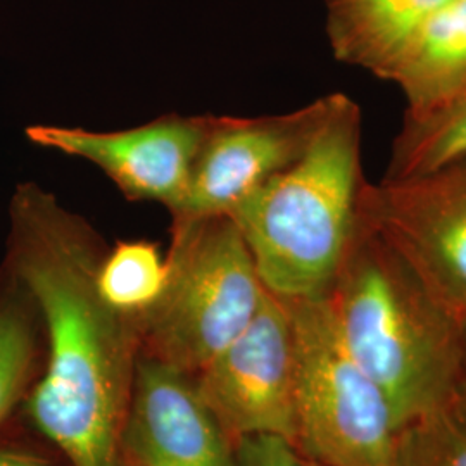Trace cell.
<instances>
[{"label":"cell","instance_id":"20","mask_svg":"<svg viewBox=\"0 0 466 466\" xmlns=\"http://www.w3.org/2000/svg\"><path fill=\"white\" fill-rule=\"evenodd\" d=\"M304 466H321V465H318V463H313V461H309V460H304Z\"/></svg>","mask_w":466,"mask_h":466},{"label":"cell","instance_id":"15","mask_svg":"<svg viewBox=\"0 0 466 466\" xmlns=\"http://www.w3.org/2000/svg\"><path fill=\"white\" fill-rule=\"evenodd\" d=\"M167 254L149 240H121L106 250L97 269V290L104 302L135 321L152 309L167 290Z\"/></svg>","mask_w":466,"mask_h":466},{"label":"cell","instance_id":"6","mask_svg":"<svg viewBox=\"0 0 466 466\" xmlns=\"http://www.w3.org/2000/svg\"><path fill=\"white\" fill-rule=\"evenodd\" d=\"M361 215L454 315L466 318V159L367 182Z\"/></svg>","mask_w":466,"mask_h":466},{"label":"cell","instance_id":"19","mask_svg":"<svg viewBox=\"0 0 466 466\" xmlns=\"http://www.w3.org/2000/svg\"><path fill=\"white\" fill-rule=\"evenodd\" d=\"M460 398L465 400L466 406V318L463 319V363H461V385H460Z\"/></svg>","mask_w":466,"mask_h":466},{"label":"cell","instance_id":"1","mask_svg":"<svg viewBox=\"0 0 466 466\" xmlns=\"http://www.w3.org/2000/svg\"><path fill=\"white\" fill-rule=\"evenodd\" d=\"M104 254L84 217L35 182L17 185L4 269L34 299L46 344L23 415L71 466H119L140 346L134 318L100 298Z\"/></svg>","mask_w":466,"mask_h":466},{"label":"cell","instance_id":"2","mask_svg":"<svg viewBox=\"0 0 466 466\" xmlns=\"http://www.w3.org/2000/svg\"><path fill=\"white\" fill-rule=\"evenodd\" d=\"M330 298L344 342L389 400L398 432L458 400L463 319L433 294L361 209Z\"/></svg>","mask_w":466,"mask_h":466},{"label":"cell","instance_id":"18","mask_svg":"<svg viewBox=\"0 0 466 466\" xmlns=\"http://www.w3.org/2000/svg\"><path fill=\"white\" fill-rule=\"evenodd\" d=\"M0 466H52L38 451L9 442H0Z\"/></svg>","mask_w":466,"mask_h":466},{"label":"cell","instance_id":"7","mask_svg":"<svg viewBox=\"0 0 466 466\" xmlns=\"http://www.w3.org/2000/svg\"><path fill=\"white\" fill-rule=\"evenodd\" d=\"M196 387L235 442L273 435L296 446V352L287 302L267 290L246 330L198 371Z\"/></svg>","mask_w":466,"mask_h":466},{"label":"cell","instance_id":"11","mask_svg":"<svg viewBox=\"0 0 466 466\" xmlns=\"http://www.w3.org/2000/svg\"><path fill=\"white\" fill-rule=\"evenodd\" d=\"M451 0H325L327 36L339 63L380 78L418 28Z\"/></svg>","mask_w":466,"mask_h":466},{"label":"cell","instance_id":"5","mask_svg":"<svg viewBox=\"0 0 466 466\" xmlns=\"http://www.w3.org/2000/svg\"><path fill=\"white\" fill-rule=\"evenodd\" d=\"M285 302L296 352V448L321 466H392V410L348 350L330 294Z\"/></svg>","mask_w":466,"mask_h":466},{"label":"cell","instance_id":"9","mask_svg":"<svg viewBox=\"0 0 466 466\" xmlns=\"http://www.w3.org/2000/svg\"><path fill=\"white\" fill-rule=\"evenodd\" d=\"M333 94L271 116H209L182 209L171 219L230 215L292 165L329 115Z\"/></svg>","mask_w":466,"mask_h":466},{"label":"cell","instance_id":"14","mask_svg":"<svg viewBox=\"0 0 466 466\" xmlns=\"http://www.w3.org/2000/svg\"><path fill=\"white\" fill-rule=\"evenodd\" d=\"M466 159V84L417 113H406L383 178H408Z\"/></svg>","mask_w":466,"mask_h":466},{"label":"cell","instance_id":"3","mask_svg":"<svg viewBox=\"0 0 466 466\" xmlns=\"http://www.w3.org/2000/svg\"><path fill=\"white\" fill-rule=\"evenodd\" d=\"M361 109L335 92L299 157L233 208L258 275L283 300L332 292L360 225Z\"/></svg>","mask_w":466,"mask_h":466},{"label":"cell","instance_id":"16","mask_svg":"<svg viewBox=\"0 0 466 466\" xmlns=\"http://www.w3.org/2000/svg\"><path fill=\"white\" fill-rule=\"evenodd\" d=\"M392 466H466V406L456 400L404 425Z\"/></svg>","mask_w":466,"mask_h":466},{"label":"cell","instance_id":"8","mask_svg":"<svg viewBox=\"0 0 466 466\" xmlns=\"http://www.w3.org/2000/svg\"><path fill=\"white\" fill-rule=\"evenodd\" d=\"M209 116L167 115L127 130L32 125L28 140L99 167L130 202H157L169 215L184 206Z\"/></svg>","mask_w":466,"mask_h":466},{"label":"cell","instance_id":"4","mask_svg":"<svg viewBox=\"0 0 466 466\" xmlns=\"http://www.w3.org/2000/svg\"><path fill=\"white\" fill-rule=\"evenodd\" d=\"M167 290L137 319L150 358L198 373L246 330L267 289L228 215L171 219Z\"/></svg>","mask_w":466,"mask_h":466},{"label":"cell","instance_id":"17","mask_svg":"<svg viewBox=\"0 0 466 466\" xmlns=\"http://www.w3.org/2000/svg\"><path fill=\"white\" fill-rule=\"evenodd\" d=\"M237 466H304L298 448L282 437L252 435L235 442Z\"/></svg>","mask_w":466,"mask_h":466},{"label":"cell","instance_id":"12","mask_svg":"<svg viewBox=\"0 0 466 466\" xmlns=\"http://www.w3.org/2000/svg\"><path fill=\"white\" fill-rule=\"evenodd\" d=\"M380 80L400 86L408 109L417 113L466 84V0H451L435 11Z\"/></svg>","mask_w":466,"mask_h":466},{"label":"cell","instance_id":"10","mask_svg":"<svg viewBox=\"0 0 466 466\" xmlns=\"http://www.w3.org/2000/svg\"><path fill=\"white\" fill-rule=\"evenodd\" d=\"M121 451L135 466H237L232 439L196 382L150 356L135 361Z\"/></svg>","mask_w":466,"mask_h":466},{"label":"cell","instance_id":"13","mask_svg":"<svg viewBox=\"0 0 466 466\" xmlns=\"http://www.w3.org/2000/svg\"><path fill=\"white\" fill-rule=\"evenodd\" d=\"M44 330L26 289L4 269L0 279V433L25 402L38 379Z\"/></svg>","mask_w":466,"mask_h":466}]
</instances>
